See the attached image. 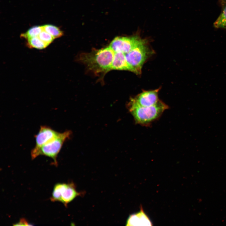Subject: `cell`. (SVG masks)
<instances>
[{"label": "cell", "instance_id": "cell-1", "mask_svg": "<svg viewBox=\"0 0 226 226\" xmlns=\"http://www.w3.org/2000/svg\"><path fill=\"white\" fill-rule=\"evenodd\" d=\"M115 52L109 46L83 54L80 60L90 70L95 73L111 70Z\"/></svg>", "mask_w": 226, "mask_h": 226}, {"label": "cell", "instance_id": "cell-2", "mask_svg": "<svg viewBox=\"0 0 226 226\" xmlns=\"http://www.w3.org/2000/svg\"><path fill=\"white\" fill-rule=\"evenodd\" d=\"M168 106L160 100L155 105L148 107H136L128 108L136 123L148 126L159 118Z\"/></svg>", "mask_w": 226, "mask_h": 226}, {"label": "cell", "instance_id": "cell-3", "mask_svg": "<svg viewBox=\"0 0 226 226\" xmlns=\"http://www.w3.org/2000/svg\"><path fill=\"white\" fill-rule=\"evenodd\" d=\"M72 134L70 131L60 132L56 138L38 148H33L31 152L32 159L39 156L44 155L51 158L56 166L57 165V157L64 142Z\"/></svg>", "mask_w": 226, "mask_h": 226}, {"label": "cell", "instance_id": "cell-4", "mask_svg": "<svg viewBox=\"0 0 226 226\" xmlns=\"http://www.w3.org/2000/svg\"><path fill=\"white\" fill-rule=\"evenodd\" d=\"M151 53L146 40L142 39L132 50L125 54L126 61L132 68V72L140 74L143 65Z\"/></svg>", "mask_w": 226, "mask_h": 226}, {"label": "cell", "instance_id": "cell-5", "mask_svg": "<svg viewBox=\"0 0 226 226\" xmlns=\"http://www.w3.org/2000/svg\"><path fill=\"white\" fill-rule=\"evenodd\" d=\"M80 195L73 183H57L53 187L50 200L52 202H61L67 207L68 203Z\"/></svg>", "mask_w": 226, "mask_h": 226}, {"label": "cell", "instance_id": "cell-6", "mask_svg": "<svg viewBox=\"0 0 226 226\" xmlns=\"http://www.w3.org/2000/svg\"><path fill=\"white\" fill-rule=\"evenodd\" d=\"M142 39L138 35L130 37H117L111 42L109 47L115 52L126 54L132 50Z\"/></svg>", "mask_w": 226, "mask_h": 226}, {"label": "cell", "instance_id": "cell-7", "mask_svg": "<svg viewBox=\"0 0 226 226\" xmlns=\"http://www.w3.org/2000/svg\"><path fill=\"white\" fill-rule=\"evenodd\" d=\"M159 89L144 91L132 98L129 102L127 108L136 107H148L156 104L159 100L158 92Z\"/></svg>", "mask_w": 226, "mask_h": 226}, {"label": "cell", "instance_id": "cell-8", "mask_svg": "<svg viewBox=\"0 0 226 226\" xmlns=\"http://www.w3.org/2000/svg\"><path fill=\"white\" fill-rule=\"evenodd\" d=\"M60 133L49 126H41L38 132L35 136V144L33 148H39L56 138Z\"/></svg>", "mask_w": 226, "mask_h": 226}, {"label": "cell", "instance_id": "cell-9", "mask_svg": "<svg viewBox=\"0 0 226 226\" xmlns=\"http://www.w3.org/2000/svg\"><path fill=\"white\" fill-rule=\"evenodd\" d=\"M152 223L141 207L138 212L131 215L126 222V226H151Z\"/></svg>", "mask_w": 226, "mask_h": 226}, {"label": "cell", "instance_id": "cell-10", "mask_svg": "<svg viewBox=\"0 0 226 226\" xmlns=\"http://www.w3.org/2000/svg\"><path fill=\"white\" fill-rule=\"evenodd\" d=\"M111 70H127L132 72V68L126 61L125 54L121 52H115L111 68Z\"/></svg>", "mask_w": 226, "mask_h": 226}, {"label": "cell", "instance_id": "cell-11", "mask_svg": "<svg viewBox=\"0 0 226 226\" xmlns=\"http://www.w3.org/2000/svg\"><path fill=\"white\" fill-rule=\"evenodd\" d=\"M27 40L26 45L30 48L42 50L48 46L38 36L29 38Z\"/></svg>", "mask_w": 226, "mask_h": 226}, {"label": "cell", "instance_id": "cell-12", "mask_svg": "<svg viewBox=\"0 0 226 226\" xmlns=\"http://www.w3.org/2000/svg\"><path fill=\"white\" fill-rule=\"evenodd\" d=\"M213 25L215 28L226 29V4L223 6L221 12Z\"/></svg>", "mask_w": 226, "mask_h": 226}, {"label": "cell", "instance_id": "cell-13", "mask_svg": "<svg viewBox=\"0 0 226 226\" xmlns=\"http://www.w3.org/2000/svg\"><path fill=\"white\" fill-rule=\"evenodd\" d=\"M43 30L48 33L54 39L61 37L63 33L58 28L51 24H46L42 26Z\"/></svg>", "mask_w": 226, "mask_h": 226}, {"label": "cell", "instance_id": "cell-14", "mask_svg": "<svg viewBox=\"0 0 226 226\" xmlns=\"http://www.w3.org/2000/svg\"><path fill=\"white\" fill-rule=\"evenodd\" d=\"M43 30L42 26H35L30 28L26 32L22 34L20 37L26 40L31 38L37 37Z\"/></svg>", "mask_w": 226, "mask_h": 226}, {"label": "cell", "instance_id": "cell-15", "mask_svg": "<svg viewBox=\"0 0 226 226\" xmlns=\"http://www.w3.org/2000/svg\"><path fill=\"white\" fill-rule=\"evenodd\" d=\"M38 37L47 46L51 44L55 39L51 35L43 30L40 33Z\"/></svg>", "mask_w": 226, "mask_h": 226}, {"label": "cell", "instance_id": "cell-16", "mask_svg": "<svg viewBox=\"0 0 226 226\" xmlns=\"http://www.w3.org/2000/svg\"><path fill=\"white\" fill-rule=\"evenodd\" d=\"M14 225H30L29 223L24 218L21 219L19 221L16 223Z\"/></svg>", "mask_w": 226, "mask_h": 226}, {"label": "cell", "instance_id": "cell-17", "mask_svg": "<svg viewBox=\"0 0 226 226\" xmlns=\"http://www.w3.org/2000/svg\"><path fill=\"white\" fill-rule=\"evenodd\" d=\"M222 6H223L226 4V0H220Z\"/></svg>", "mask_w": 226, "mask_h": 226}]
</instances>
